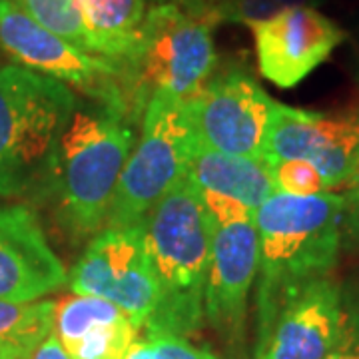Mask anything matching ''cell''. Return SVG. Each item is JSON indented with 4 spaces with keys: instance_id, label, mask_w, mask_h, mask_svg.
<instances>
[{
    "instance_id": "obj_22",
    "label": "cell",
    "mask_w": 359,
    "mask_h": 359,
    "mask_svg": "<svg viewBox=\"0 0 359 359\" xmlns=\"http://www.w3.org/2000/svg\"><path fill=\"white\" fill-rule=\"evenodd\" d=\"M344 196V245L359 250V148L346 182Z\"/></svg>"
},
{
    "instance_id": "obj_16",
    "label": "cell",
    "mask_w": 359,
    "mask_h": 359,
    "mask_svg": "<svg viewBox=\"0 0 359 359\" xmlns=\"http://www.w3.org/2000/svg\"><path fill=\"white\" fill-rule=\"evenodd\" d=\"M188 178L200 190L230 196L256 212L273 194L271 164L212 150L196 142Z\"/></svg>"
},
{
    "instance_id": "obj_6",
    "label": "cell",
    "mask_w": 359,
    "mask_h": 359,
    "mask_svg": "<svg viewBox=\"0 0 359 359\" xmlns=\"http://www.w3.org/2000/svg\"><path fill=\"white\" fill-rule=\"evenodd\" d=\"M188 100L156 92L144 108L140 138L130 152L106 228L144 224L164 196L188 178L196 148Z\"/></svg>"
},
{
    "instance_id": "obj_24",
    "label": "cell",
    "mask_w": 359,
    "mask_h": 359,
    "mask_svg": "<svg viewBox=\"0 0 359 359\" xmlns=\"http://www.w3.org/2000/svg\"><path fill=\"white\" fill-rule=\"evenodd\" d=\"M150 344L154 359H218L204 347L194 346L188 337L178 335H158L146 339Z\"/></svg>"
},
{
    "instance_id": "obj_18",
    "label": "cell",
    "mask_w": 359,
    "mask_h": 359,
    "mask_svg": "<svg viewBox=\"0 0 359 359\" xmlns=\"http://www.w3.org/2000/svg\"><path fill=\"white\" fill-rule=\"evenodd\" d=\"M56 302L0 299V351L13 359H28L54 330Z\"/></svg>"
},
{
    "instance_id": "obj_20",
    "label": "cell",
    "mask_w": 359,
    "mask_h": 359,
    "mask_svg": "<svg viewBox=\"0 0 359 359\" xmlns=\"http://www.w3.org/2000/svg\"><path fill=\"white\" fill-rule=\"evenodd\" d=\"M320 0H214L205 22L218 25L252 26L266 22L269 18L299 6H316Z\"/></svg>"
},
{
    "instance_id": "obj_11",
    "label": "cell",
    "mask_w": 359,
    "mask_h": 359,
    "mask_svg": "<svg viewBox=\"0 0 359 359\" xmlns=\"http://www.w3.org/2000/svg\"><path fill=\"white\" fill-rule=\"evenodd\" d=\"M273 100L240 65L216 68L200 92L188 100L196 138L224 154L266 160Z\"/></svg>"
},
{
    "instance_id": "obj_5",
    "label": "cell",
    "mask_w": 359,
    "mask_h": 359,
    "mask_svg": "<svg viewBox=\"0 0 359 359\" xmlns=\"http://www.w3.org/2000/svg\"><path fill=\"white\" fill-rule=\"evenodd\" d=\"M122 68L138 114L156 92L190 100L218 68L212 26L174 4H152Z\"/></svg>"
},
{
    "instance_id": "obj_9",
    "label": "cell",
    "mask_w": 359,
    "mask_h": 359,
    "mask_svg": "<svg viewBox=\"0 0 359 359\" xmlns=\"http://www.w3.org/2000/svg\"><path fill=\"white\" fill-rule=\"evenodd\" d=\"M0 48L18 66L56 78L84 98L122 106L140 116L124 84L122 62L78 50L40 26L16 2L0 4Z\"/></svg>"
},
{
    "instance_id": "obj_15",
    "label": "cell",
    "mask_w": 359,
    "mask_h": 359,
    "mask_svg": "<svg viewBox=\"0 0 359 359\" xmlns=\"http://www.w3.org/2000/svg\"><path fill=\"white\" fill-rule=\"evenodd\" d=\"M54 335L72 359H124L138 330L120 308L102 297H66L54 309Z\"/></svg>"
},
{
    "instance_id": "obj_7",
    "label": "cell",
    "mask_w": 359,
    "mask_h": 359,
    "mask_svg": "<svg viewBox=\"0 0 359 359\" xmlns=\"http://www.w3.org/2000/svg\"><path fill=\"white\" fill-rule=\"evenodd\" d=\"M210 222L204 316L230 344L244 334L248 295L257 276L256 212L230 196L200 190Z\"/></svg>"
},
{
    "instance_id": "obj_27",
    "label": "cell",
    "mask_w": 359,
    "mask_h": 359,
    "mask_svg": "<svg viewBox=\"0 0 359 359\" xmlns=\"http://www.w3.org/2000/svg\"><path fill=\"white\" fill-rule=\"evenodd\" d=\"M124 359H154L152 355V349H150V344L146 341V339H142V341H134L132 347L128 349V353H126V358Z\"/></svg>"
},
{
    "instance_id": "obj_3",
    "label": "cell",
    "mask_w": 359,
    "mask_h": 359,
    "mask_svg": "<svg viewBox=\"0 0 359 359\" xmlns=\"http://www.w3.org/2000/svg\"><path fill=\"white\" fill-rule=\"evenodd\" d=\"M257 304L332 276L344 248V196L273 192L256 210Z\"/></svg>"
},
{
    "instance_id": "obj_14",
    "label": "cell",
    "mask_w": 359,
    "mask_h": 359,
    "mask_svg": "<svg viewBox=\"0 0 359 359\" xmlns=\"http://www.w3.org/2000/svg\"><path fill=\"white\" fill-rule=\"evenodd\" d=\"M68 283L65 264L25 205H0V299L39 302Z\"/></svg>"
},
{
    "instance_id": "obj_28",
    "label": "cell",
    "mask_w": 359,
    "mask_h": 359,
    "mask_svg": "<svg viewBox=\"0 0 359 359\" xmlns=\"http://www.w3.org/2000/svg\"><path fill=\"white\" fill-rule=\"evenodd\" d=\"M351 70H353V80L359 86V34L355 44H353V65H351Z\"/></svg>"
},
{
    "instance_id": "obj_13",
    "label": "cell",
    "mask_w": 359,
    "mask_h": 359,
    "mask_svg": "<svg viewBox=\"0 0 359 359\" xmlns=\"http://www.w3.org/2000/svg\"><path fill=\"white\" fill-rule=\"evenodd\" d=\"M259 74L278 88H294L347 39L316 6H299L252 26Z\"/></svg>"
},
{
    "instance_id": "obj_19",
    "label": "cell",
    "mask_w": 359,
    "mask_h": 359,
    "mask_svg": "<svg viewBox=\"0 0 359 359\" xmlns=\"http://www.w3.org/2000/svg\"><path fill=\"white\" fill-rule=\"evenodd\" d=\"M16 4L32 16L40 26L60 36L78 50L102 56L100 46L90 32L82 13L78 11L74 0H16ZM104 58V56H102Z\"/></svg>"
},
{
    "instance_id": "obj_26",
    "label": "cell",
    "mask_w": 359,
    "mask_h": 359,
    "mask_svg": "<svg viewBox=\"0 0 359 359\" xmlns=\"http://www.w3.org/2000/svg\"><path fill=\"white\" fill-rule=\"evenodd\" d=\"M154 4H174V6L182 8L184 13L192 14L196 18H202L205 22L214 0H154Z\"/></svg>"
},
{
    "instance_id": "obj_17",
    "label": "cell",
    "mask_w": 359,
    "mask_h": 359,
    "mask_svg": "<svg viewBox=\"0 0 359 359\" xmlns=\"http://www.w3.org/2000/svg\"><path fill=\"white\" fill-rule=\"evenodd\" d=\"M90 32L110 60H126L136 46L148 0H74Z\"/></svg>"
},
{
    "instance_id": "obj_10",
    "label": "cell",
    "mask_w": 359,
    "mask_h": 359,
    "mask_svg": "<svg viewBox=\"0 0 359 359\" xmlns=\"http://www.w3.org/2000/svg\"><path fill=\"white\" fill-rule=\"evenodd\" d=\"M68 287L72 294L102 297L114 304L138 332L144 330L160 299L146 245V226L136 224L98 231L70 269Z\"/></svg>"
},
{
    "instance_id": "obj_1",
    "label": "cell",
    "mask_w": 359,
    "mask_h": 359,
    "mask_svg": "<svg viewBox=\"0 0 359 359\" xmlns=\"http://www.w3.org/2000/svg\"><path fill=\"white\" fill-rule=\"evenodd\" d=\"M136 120L128 108L78 98L40 188L50 194L60 224L74 238L98 233L106 226L122 170L136 144Z\"/></svg>"
},
{
    "instance_id": "obj_29",
    "label": "cell",
    "mask_w": 359,
    "mask_h": 359,
    "mask_svg": "<svg viewBox=\"0 0 359 359\" xmlns=\"http://www.w3.org/2000/svg\"><path fill=\"white\" fill-rule=\"evenodd\" d=\"M325 359H346V353H344V349H341V347H337L334 353H330Z\"/></svg>"
},
{
    "instance_id": "obj_30",
    "label": "cell",
    "mask_w": 359,
    "mask_h": 359,
    "mask_svg": "<svg viewBox=\"0 0 359 359\" xmlns=\"http://www.w3.org/2000/svg\"><path fill=\"white\" fill-rule=\"evenodd\" d=\"M0 359H13V358H11V355H6V353H2V351H0Z\"/></svg>"
},
{
    "instance_id": "obj_25",
    "label": "cell",
    "mask_w": 359,
    "mask_h": 359,
    "mask_svg": "<svg viewBox=\"0 0 359 359\" xmlns=\"http://www.w3.org/2000/svg\"><path fill=\"white\" fill-rule=\"evenodd\" d=\"M28 359H72L68 353H66V349L60 344V339L54 335L52 332L42 344H40L32 353H30V358Z\"/></svg>"
},
{
    "instance_id": "obj_21",
    "label": "cell",
    "mask_w": 359,
    "mask_h": 359,
    "mask_svg": "<svg viewBox=\"0 0 359 359\" xmlns=\"http://www.w3.org/2000/svg\"><path fill=\"white\" fill-rule=\"evenodd\" d=\"M273 192L290 196H316L327 192L321 174L306 160H280L271 164Z\"/></svg>"
},
{
    "instance_id": "obj_31",
    "label": "cell",
    "mask_w": 359,
    "mask_h": 359,
    "mask_svg": "<svg viewBox=\"0 0 359 359\" xmlns=\"http://www.w3.org/2000/svg\"><path fill=\"white\" fill-rule=\"evenodd\" d=\"M2 2H16V0H0V4H2Z\"/></svg>"
},
{
    "instance_id": "obj_23",
    "label": "cell",
    "mask_w": 359,
    "mask_h": 359,
    "mask_svg": "<svg viewBox=\"0 0 359 359\" xmlns=\"http://www.w3.org/2000/svg\"><path fill=\"white\" fill-rule=\"evenodd\" d=\"M344 290V309H346V332L341 339V349L346 359H359V276L353 282L341 285Z\"/></svg>"
},
{
    "instance_id": "obj_8",
    "label": "cell",
    "mask_w": 359,
    "mask_h": 359,
    "mask_svg": "<svg viewBox=\"0 0 359 359\" xmlns=\"http://www.w3.org/2000/svg\"><path fill=\"white\" fill-rule=\"evenodd\" d=\"M346 332L344 290L332 276L257 304L256 359H325Z\"/></svg>"
},
{
    "instance_id": "obj_2",
    "label": "cell",
    "mask_w": 359,
    "mask_h": 359,
    "mask_svg": "<svg viewBox=\"0 0 359 359\" xmlns=\"http://www.w3.org/2000/svg\"><path fill=\"white\" fill-rule=\"evenodd\" d=\"M160 299L144 330L188 337L204 325V294L210 266V222L200 188L178 182L144 219Z\"/></svg>"
},
{
    "instance_id": "obj_12",
    "label": "cell",
    "mask_w": 359,
    "mask_h": 359,
    "mask_svg": "<svg viewBox=\"0 0 359 359\" xmlns=\"http://www.w3.org/2000/svg\"><path fill=\"white\" fill-rule=\"evenodd\" d=\"M359 148V110L321 114L276 102L266 160H306L318 168L325 190L346 186Z\"/></svg>"
},
{
    "instance_id": "obj_4",
    "label": "cell",
    "mask_w": 359,
    "mask_h": 359,
    "mask_svg": "<svg viewBox=\"0 0 359 359\" xmlns=\"http://www.w3.org/2000/svg\"><path fill=\"white\" fill-rule=\"evenodd\" d=\"M78 96L25 66H0V198L40 192Z\"/></svg>"
}]
</instances>
